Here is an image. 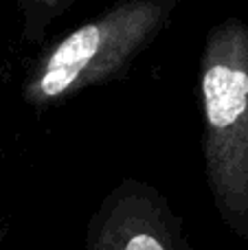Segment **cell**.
I'll return each mask as SVG.
<instances>
[{"mask_svg":"<svg viewBox=\"0 0 248 250\" xmlns=\"http://www.w3.org/2000/svg\"><path fill=\"white\" fill-rule=\"evenodd\" d=\"M207 169L224 222L248 237V29L228 20L209 38L200 79Z\"/></svg>","mask_w":248,"mask_h":250,"instance_id":"cell-1","label":"cell"},{"mask_svg":"<svg viewBox=\"0 0 248 250\" xmlns=\"http://www.w3.org/2000/svg\"><path fill=\"white\" fill-rule=\"evenodd\" d=\"M156 20V7L130 4L103 20L73 31L48 55L42 75L35 82V97L42 101L55 99L103 77L139 46Z\"/></svg>","mask_w":248,"mask_h":250,"instance_id":"cell-2","label":"cell"},{"mask_svg":"<svg viewBox=\"0 0 248 250\" xmlns=\"http://www.w3.org/2000/svg\"><path fill=\"white\" fill-rule=\"evenodd\" d=\"M88 250H189L147 204L121 202L97 220Z\"/></svg>","mask_w":248,"mask_h":250,"instance_id":"cell-3","label":"cell"}]
</instances>
